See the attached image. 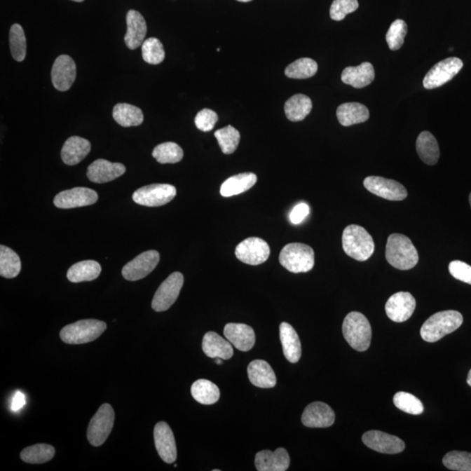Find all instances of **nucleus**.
I'll use <instances>...</instances> for the list:
<instances>
[{
	"label": "nucleus",
	"mask_w": 471,
	"mask_h": 471,
	"mask_svg": "<svg viewBox=\"0 0 471 471\" xmlns=\"http://www.w3.org/2000/svg\"><path fill=\"white\" fill-rule=\"evenodd\" d=\"M363 184L371 193L390 201H402L408 196V191L402 184L387 178L367 177Z\"/></svg>",
	"instance_id": "nucleus-12"
},
{
	"label": "nucleus",
	"mask_w": 471,
	"mask_h": 471,
	"mask_svg": "<svg viewBox=\"0 0 471 471\" xmlns=\"http://www.w3.org/2000/svg\"><path fill=\"white\" fill-rule=\"evenodd\" d=\"M26 405V396L20 391H17L13 395L12 404H11V409L12 411H20L23 407Z\"/></svg>",
	"instance_id": "nucleus-50"
},
{
	"label": "nucleus",
	"mask_w": 471,
	"mask_h": 471,
	"mask_svg": "<svg viewBox=\"0 0 471 471\" xmlns=\"http://www.w3.org/2000/svg\"><path fill=\"white\" fill-rule=\"evenodd\" d=\"M257 181H258V177L254 173L238 174L237 176L228 178L221 185L220 194L224 198H230V196L244 193L254 186Z\"/></svg>",
	"instance_id": "nucleus-30"
},
{
	"label": "nucleus",
	"mask_w": 471,
	"mask_h": 471,
	"mask_svg": "<svg viewBox=\"0 0 471 471\" xmlns=\"http://www.w3.org/2000/svg\"><path fill=\"white\" fill-rule=\"evenodd\" d=\"M152 156L159 163H177L183 159L184 151L179 145L169 142L157 145Z\"/></svg>",
	"instance_id": "nucleus-39"
},
{
	"label": "nucleus",
	"mask_w": 471,
	"mask_h": 471,
	"mask_svg": "<svg viewBox=\"0 0 471 471\" xmlns=\"http://www.w3.org/2000/svg\"><path fill=\"white\" fill-rule=\"evenodd\" d=\"M467 383L471 387V369L470 370L468 377H467Z\"/></svg>",
	"instance_id": "nucleus-51"
},
{
	"label": "nucleus",
	"mask_w": 471,
	"mask_h": 471,
	"mask_svg": "<svg viewBox=\"0 0 471 471\" xmlns=\"http://www.w3.org/2000/svg\"><path fill=\"white\" fill-rule=\"evenodd\" d=\"M127 33L125 34V44L128 48L137 49L144 44L147 34V24L144 16L137 11L130 10L127 13Z\"/></svg>",
	"instance_id": "nucleus-22"
},
{
	"label": "nucleus",
	"mask_w": 471,
	"mask_h": 471,
	"mask_svg": "<svg viewBox=\"0 0 471 471\" xmlns=\"http://www.w3.org/2000/svg\"><path fill=\"white\" fill-rule=\"evenodd\" d=\"M215 137L219 142L221 151L226 155L233 154L238 149L240 141V134L231 125L217 130Z\"/></svg>",
	"instance_id": "nucleus-41"
},
{
	"label": "nucleus",
	"mask_w": 471,
	"mask_h": 471,
	"mask_svg": "<svg viewBox=\"0 0 471 471\" xmlns=\"http://www.w3.org/2000/svg\"><path fill=\"white\" fill-rule=\"evenodd\" d=\"M10 49L16 62H23L27 55V39L22 27L13 25L9 34Z\"/></svg>",
	"instance_id": "nucleus-40"
},
{
	"label": "nucleus",
	"mask_w": 471,
	"mask_h": 471,
	"mask_svg": "<svg viewBox=\"0 0 471 471\" xmlns=\"http://www.w3.org/2000/svg\"><path fill=\"white\" fill-rule=\"evenodd\" d=\"M317 71L318 64L315 60L310 58H301L290 64L285 69V74L288 78L304 80V78L315 76Z\"/></svg>",
	"instance_id": "nucleus-38"
},
{
	"label": "nucleus",
	"mask_w": 471,
	"mask_h": 471,
	"mask_svg": "<svg viewBox=\"0 0 471 471\" xmlns=\"http://www.w3.org/2000/svg\"><path fill=\"white\" fill-rule=\"evenodd\" d=\"M91 151L90 142L87 139L72 137L66 141L62 149V158L67 165L74 166L80 163Z\"/></svg>",
	"instance_id": "nucleus-27"
},
{
	"label": "nucleus",
	"mask_w": 471,
	"mask_h": 471,
	"mask_svg": "<svg viewBox=\"0 0 471 471\" xmlns=\"http://www.w3.org/2000/svg\"><path fill=\"white\" fill-rule=\"evenodd\" d=\"M106 329L107 324L103 321L82 320L63 327L60 335L67 344H85L98 339Z\"/></svg>",
	"instance_id": "nucleus-5"
},
{
	"label": "nucleus",
	"mask_w": 471,
	"mask_h": 471,
	"mask_svg": "<svg viewBox=\"0 0 471 471\" xmlns=\"http://www.w3.org/2000/svg\"><path fill=\"white\" fill-rule=\"evenodd\" d=\"M301 421L308 428H328L334 423L335 414L326 403L315 402L306 407Z\"/></svg>",
	"instance_id": "nucleus-19"
},
{
	"label": "nucleus",
	"mask_w": 471,
	"mask_h": 471,
	"mask_svg": "<svg viewBox=\"0 0 471 471\" xmlns=\"http://www.w3.org/2000/svg\"><path fill=\"white\" fill-rule=\"evenodd\" d=\"M21 271L19 255L6 245L0 246V275L6 278H16Z\"/></svg>",
	"instance_id": "nucleus-36"
},
{
	"label": "nucleus",
	"mask_w": 471,
	"mask_h": 471,
	"mask_svg": "<svg viewBox=\"0 0 471 471\" xmlns=\"http://www.w3.org/2000/svg\"><path fill=\"white\" fill-rule=\"evenodd\" d=\"M376 77L372 64L364 62L358 67H348L341 74V81L353 88H362L372 83Z\"/></svg>",
	"instance_id": "nucleus-26"
},
{
	"label": "nucleus",
	"mask_w": 471,
	"mask_h": 471,
	"mask_svg": "<svg viewBox=\"0 0 471 471\" xmlns=\"http://www.w3.org/2000/svg\"><path fill=\"white\" fill-rule=\"evenodd\" d=\"M386 259L395 268L406 271L417 265L419 255L415 245L407 235L394 233L388 238Z\"/></svg>",
	"instance_id": "nucleus-1"
},
{
	"label": "nucleus",
	"mask_w": 471,
	"mask_h": 471,
	"mask_svg": "<svg viewBox=\"0 0 471 471\" xmlns=\"http://www.w3.org/2000/svg\"><path fill=\"white\" fill-rule=\"evenodd\" d=\"M203 353L210 358L229 360L233 356V348L231 342L214 332H208L203 339Z\"/></svg>",
	"instance_id": "nucleus-24"
},
{
	"label": "nucleus",
	"mask_w": 471,
	"mask_h": 471,
	"mask_svg": "<svg viewBox=\"0 0 471 471\" xmlns=\"http://www.w3.org/2000/svg\"><path fill=\"white\" fill-rule=\"evenodd\" d=\"M270 246L259 238H249L238 244L235 254L241 262L250 266H259L269 259Z\"/></svg>",
	"instance_id": "nucleus-11"
},
{
	"label": "nucleus",
	"mask_w": 471,
	"mask_h": 471,
	"mask_svg": "<svg viewBox=\"0 0 471 471\" xmlns=\"http://www.w3.org/2000/svg\"><path fill=\"white\" fill-rule=\"evenodd\" d=\"M407 33H408V27L404 20H396L392 23L390 29L386 35V41L392 51H396L402 48Z\"/></svg>",
	"instance_id": "nucleus-45"
},
{
	"label": "nucleus",
	"mask_w": 471,
	"mask_h": 471,
	"mask_svg": "<svg viewBox=\"0 0 471 471\" xmlns=\"http://www.w3.org/2000/svg\"><path fill=\"white\" fill-rule=\"evenodd\" d=\"M52 81L59 91H67L76 78V65L69 55H60L55 60L52 69Z\"/></svg>",
	"instance_id": "nucleus-17"
},
{
	"label": "nucleus",
	"mask_w": 471,
	"mask_h": 471,
	"mask_svg": "<svg viewBox=\"0 0 471 471\" xmlns=\"http://www.w3.org/2000/svg\"><path fill=\"white\" fill-rule=\"evenodd\" d=\"M191 395L201 404L212 405L219 401L220 390L212 381L200 379L192 384Z\"/></svg>",
	"instance_id": "nucleus-35"
},
{
	"label": "nucleus",
	"mask_w": 471,
	"mask_h": 471,
	"mask_svg": "<svg viewBox=\"0 0 471 471\" xmlns=\"http://www.w3.org/2000/svg\"><path fill=\"white\" fill-rule=\"evenodd\" d=\"M416 306V299L409 292H400L388 299L385 311L392 321L404 322L412 316Z\"/></svg>",
	"instance_id": "nucleus-15"
},
{
	"label": "nucleus",
	"mask_w": 471,
	"mask_h": 471,
	"mask_svg": "<svg viewBox=\"0 0 471 471\" xmlns=\"http://www.w3.org/2000/svg\"><path fill=\"white\" fill-rule=\"evenodd\" d=\"M125 172L126 168L123 164L98 159L88 166L87 176L93 183L105 184L123 176Z\"/></svg>",
	"instance_id": "nucleus-20"
},
{
	"label": "nucleus",
	"mask_w": 471,
	"mask_h": 471,
	"mask_svg": "<svg viewBox=\"0 0 471 471\" xmlns=\"http://www.w3.org/2000/svg\"><path fill=\"white\" fill-rule=\"evenodd\" d=\"M255 465L259 471H285L290 465V456L284 448H278L274 452L259 451L256 455Z\"/></svg>",
	"instance_id": "nucleus-23"
},
{
	"label": "nucleus",
	"mask_w": 471,
	"mask_h": 471,
	"mask_svg": "<svg viewBox=\"0 0 471 471\" xmlns=\"http://www.w3.org/2000/svg\"><path fill=\"white\" fill-rule=\"evenodd\" d=\"M462 60L451 57L435 64L423 78V86L426 89H434L451 81L463 69Z\"/></svg>",
	"instance_id": "nucleus-10"
},
{
	"label": "nucleus",
	"mask_w": 471,
	"mask_h": 471,
	"mask_svg": "<svg viewBox=\"0 0 471 471\" xmlns=\"http://www.w3.org/2000/svg\"><path fill=\"white\" fill-rule=\"evenodd\" d=\"M344 338L356 351L364 352L369 348L372 329L364 314L352 312L346 316L342 326Z\"/></svg>",
	"instance_id": "nucleus-4"
},
{
	"label": "nucleus",
	"mask_w": 471,
	"mask_h": 471,
	"mask_svg": "<svg viewBox=\"0 0 471 471\" xmlns=\"http://www.w3.org/2000/svg\"><path fill=\"white\" fill-rule=\"evenodd\" d=\"M184 281V275L181 273L170 275L157 289L153 298L152 308L156 312H164L171 308L180 294Z\"/></svg>",
	"instance_id": "nucleus-8"
},
{
	"label": "nucleus",
	"mask_w": 471,
	"mask_h": 471,
	"mask_svg": "<svg viewBox=\"0 0 471 471\" xmlns=\"http://www.w3.org/2000/svg\"><path fill=\"white\" fill-rule=\"evenodd\" d=\"M239 2H250L252 1V0H238Z\"/></svg>",
	"instance_id": "nucleus-53"
},
{
	"label": "nucleus",
	"mask_w": 471,
	"mask_h": 471,
	"mask_svg": "<svg viewBox=\"0 0 471 471\" xmlns=\"http://www.w3.org/2000/svg\"><path fill=\"white\" fill-rule=\"evenodd\" d=\"M74 2H83L84 0H73Z\"/></svg>",
	"instance_id": "nucleus-54"
},
{
	"label": "nucleus",
	"mask_w": 471,
	"mask_h": 471,
	"mask_svg": "<svg viewBox=\"0 0 471 471\" xmlns=\"http://www.w3.org/2000/svg\"><path fill=\"white\" fill-rule=\"evenodd\" d=\"M98 200V195L91 189L76 187L71 190L60 192L56 195L53 203L60 209H73L94 205Z\"/></svg>",
	"instance_id": "nucleus-16"
},
{
	"label": "nucleus",
	"mask_w": 471,
	"mask_h": 471,
	"mask_svg": "<svg viewBox=\"0 0 471 471\" xmlns=\"http://www.w3.org/2000/svg\"><path fill=\"white\" fill-rule=\"evenodd\" d=\"M216 363L217 365H222L223 364V359L221 358H216Z\"/></svg>",
	"instance_id": "nucleus-52"
},
{
	"label": "nucleus",
	"mask_w": 471,
	"mask_h": 471,
	"mask_svg": "<svg viewBox=\"0 0 471 471\" xmlns=\"http://www.w3.org/2000/svg\"><path fill=\"white\" fill-rule=\"evenodd\" d=\"M342 246L346 254L357 261H366L374 252V242L363 227L351 224L342 235Z\"/></svg>",
	"instance_id": "nucleus-3"
},
{
	"label": "nucleus",
	"mask_w": 471,
	"mask_h": 471,
	"mask_svg": "<svg viewBox=\"0 0 471 471\" xmlns=\"http://www.w3.org/2000/svg\"><path fill=\"white\" fill-rule=\"evenodd\" d=\"M176 195L177 189L173 185L157 184L139 189L132 198L138 205L159 207L172 201Z\"/></svg>",
	"instance_id": "nucleus-9"
},
{
	"label": "nucleus",
	"mask_w": 471,
	"mask_h": 471,
	"mask_svg": "<svg viewBox=\"0 0 471 471\" xmlns=\"http://www.w3.org/2000/svg\"><path fill=\"white\" fill-rule=\"evenodd\" d=\"M155 444L160 458L167 463H173L177 458L176 441L170 427L166 423L160 422L154 429Z\"/></svg>",
	"instance_id": "nucleus-18"
},
{
	"label": "nucleus",
	"mask_w": 471,
	"mask_h": 471,
	"mask_svg": "<svg viewBox=\"0 0 471 471\" xmlns=\"http://www.w3.org/2000/svg\"><path fill=\"white\" fill-rule=\"evenodd\" d=\"M224 336L239 351L247 352L254 347V330L248 325L229 323L224 327Z\"/></svg>",
	"instance_id": "nucleus-21"
},
{
	"label": "nucleus",
	"mask_w": 471,
	"mask_h": 471,
	"mask_svg": "<svg viewBox=\"0 0 471 471\" xmlns=\"http://www.w3.org/2000/svg\"><path fill=\"white\" fill-rule=\"evenodd\" d=\"M280 337L285 358L291 363H297L301 357V343L297 332L290 324L283 322L280 326Z\"/></svg>",
	"instance_id": "nucleus-28"
},
{
	"label": "nucleus",
	"mask_w": 471,
	"mask_h": 471,
	"mask_svg": "<svg viewBox=\"0 0 471 471\" xmlns=\"http://www.w3.org/2000/svg\"><path fill=\"white\" fill-rule=\"evenodd\" d=\"M247 372L250 381L256 387L272 388L276 386V374L265 360H253L249 364Z\"/></svg>",
	"instance_id": "nucleus-25"
},
{
	"label": "nucleus",
	"mask_w": 471,
	"mask_h": 471,
	"mask_svg": "<svg viewBox=\"0 0 471 471\" xmlns=\"http://www.w3.org/2000/svg\"><path fill=\"white\" fill-rule=\"evenodd\" d=\"M449 273L456 280L471 285V266L460 260H454L449 266Z\"/></svg>",
	"instance_id": "nucleus-48"
},
{
	"label": "nucleus",
	"mask_w": 471,
	"mask_h": 471,
	"mask_svg": "<svg viewBox=\"0 0 471 471\" xmlns=\"http://www.w3.org/2000/svg\"><path fill=\"white\" fill-rule=\"evenodd\" d=\"M463 317L454 310L435 313L421 328V336L427 342H437L462 326Z\"/></svg>",
	"instance_id": "nucleus-2"
},
{
	"label": "nucleus",
	"mask_w": 471,
	"mask_h": 471,
	"mask_svg": "<svg viewBox=\"0 0 471 471\" xmlns=\"http://www.w3.org/2000/svg\"><path fill=\"white\" fill-rule=\"evenodd\" d=\"M113 117L124 128L139 126L144 120L142 110L128 103H118L113 109Z\"/></svg>",
	"instance_id": "nucleus-34"
},
{
	"label": "nucleus",
	"mask_w": 471,
	"mask_h": 471,
	"mask_svg": "<svg viewBox=\"0 0 471 471\" xmlns=\"http://www.w3.org/2000/svg\"><path fill=\"white\" fill-rule=\"evenodd\" d=\"M339 123L342 126L365 123L369 119V110L365 105L358 102H348L339 106L336 112Z\"/></svg>",
	"instance_id": "nucleus-29"
},
{
	"label": "nucleus",
	"mask_w": 471,
	"mask_h": 471,
	"mask_svg": "<svg viewBox=\"0 0 471 471\" xmlns=\"http://www.w3.org/2000/svg\"><path fill=\"white\" fill-rule=\"evenodd\" d=\"M160 254L158 252L151 250L142 252V254L135 257L132 261L128 262L121 271L125 280L137 281L142 280L151 273L158 265Z\"/></svg>",
	"instance_id": "nucleus-13"
},
{
	"label": "nucleus",
	"mask_w": 471,
	"mask_h": 471,
	"mask_svg": "<svg viewBox=\"0 0 471 471\" xmlns=\"http://www.w3.org/2000/svg\"><path fill=\"white\" fill-rule=\"evenodd\" d=\"M142 51L144 62L151 65H158L165 59V51L162 42L156 38L145 39L142 45Z\"/></svg>",
	"instance_id": "nucleus-42"
},
{
	"label": "nucleus",
	"mask_w": 471,
	"mask_h": 471,
	"mask_svg": "<svg viewBox=\"0 0 471 471\" xmlns=\"http://www.w3.org/2000/svg\"><path fill=\"white\" fill-rule=\"evenodd\" d=\"M469 200H470V207H471V193H470V195Z\"/></svg>",
	"instance_id": "nucleus-55"
},
{
	"label": "nucleus",
	"mask_w": 471,
	"mask_h": 471,
	"mask_svg": "<svg viewBox=\"0 0 471 471\" xmlns=\"http://www.w3.org/2000/svg\"><path fill=\"white\" fill-rule=\"evenodd\" d=\"M446 468L455 471H471V454L469 452L451 451L442 459Z\"/></svg>",
	"instance_id": "nucleus-44"
},
{
	"label": "nucleus",
	"mask_w": 471,
	"mask_h": 471,
	"mask_svg": "<svg viewBox=\"0 0 471 471\" xmlns=\"http://www.w3.org/2000/svg\"><path fill=\"white\" fill-rule=\"evenodd\" d=\"M310 208L306 203H301L296 205L290 213V220L294 224H299L309 215Z\"/></svg>",
	"instance_id": "nucleus-49"
},
{
	"label": "nucleus",
	"mask_w": 471,
	"mask_h": 471,
	"mask_svg": "<svg viewBox=\"0 0 471 471\" xmlns=\"http://www.w3.org/2000/svg\"><path fill=\"white\" fill-rule=\"evenodd\" d=\"M102 273V266L95 260L74 264L67 272V278L73 283L96 280Z\"/></svg>",
	"instance_id": "nucleus-32"
},
{
	"label": "nucleus",
	"mask_w": 471,
	"mask_h": 471,
	"mask_svg": "<svg viewBox=\"0 0 471 471\" xmlns=\"http://www.w3.org/2000/svg\"><path fill=\"white\" fill-rule=\"evenodd\" d=\"M115 423V411L112 406L105 403L100 407L93 416L88 428V440L95 447H99L106 442L113 430Z\"/></svg>",
	"instance_id": "nucleus-7"
},
{
	"label": "nucleus",
	"mask_w": 471,
	"mask_h": 471,
	"mask_svg": "<svg viewBox=\"0 0 471 471\" xmlns=\"http://www.w3.org/2000/svg\"><path fill=\"white\" fill-rule=\"evenodd\" d=\"M55 455V449L53 446L39 444L24 449L20 453V458L25 463L39 465L49 462Z\"/></svg>",
	"instance_id": "nucleus-37"
},
{
	"label": "nucleus",
	"mask_w": 471,
	"mask_h": 471,
	"mask_svg": "<svg viewBox=\"0 0 471 471\" xmlns=\"http://www.w3.org/2000/svg\"><path fill=\"white\" fill-rule=\"evenodd\" d=\"M362 442L369 449L383 454H398L405 449L402 439L378 430L366 432L362 435Z\"/></svg>",
	"instance_id": "nucleus-14"
},
{
	"label": "nucleus",
	"mask_w": 471,
	"mask_h": 471,
	"mask_svg": "<svg viewBox=\"0 0 471 471\" xmlns=\"http://www.w3.org/2000/svg\"><path fill=\"white\" fill-rule=\"evenodd\" d=\"M416 151L420 158L428 165H435L440 157L437 139L429 131H423L419 135L416 140Z\"/></svg>",
	"instance_id": "nucleus-31"
},
{
	"label": "nucleus",
	"mask_w": 471,
	"mask_h": 471,
	"mask_svg": "<svg viewBox=\"0 0 471 471\" xmlns=\"http://www.w3.org/2000/svg\"><path fill=\"white\" fill-rule=\"evenodd\" d=\"M358 0H334L330 8V17L335 21H341L349 13L358 9Z\"/></svg>",
	"instance_id": "nucleus-46"
},
{
	"label": "nucleus",
	"mask_w": 471,
	"mask_h": 471,
	"mask_svg": "<svg viewBox=\"0 0 471 471\" xmlns=\"http://www.w3.org/2000/svg\"><path fill=\"white\" fill-rule=\"evenodd\" d=\"M312 109V100L302 94L292 96L285 104V116L291 121L304 120L311 113Z\"/></svg>",
	"instance_id": "nucleus-33"
},
{
	"label": "nucleus",
	"mask_w": 471,
	"mask_h": 471,
	"mask_svg": "<svg viewBox=\"0 0 471 471\" xmlns=\"http://www.w3.org/2000/svg\"><path fill=\"white\" fill-rule=\"evenodd\" d=\"M217 120H219V116L215 111L209 109H203L196 115L195 125L199 130L209 132L215 127Z\"/></svg>",
	"instance_id": "nucleus-47"
},
{
	"label": "nucleus",
	"mask_w": 471,
	"mask_h": 471,
	"mask_svg": "<svg viewBox=\"0 0 471 471\" xmlns=\"http://www.w3.org/2000/svg\"><path fill=\"white\" fill-rule=\"evenodd\" d=\"M280 263L292 273H308L314 266L313 250L301 243L287 245L280 252Z\"/></svg>",
	"instance_id": "nucleus-6"
},
{
	"label": "nucleus",
	"mask_w": 471,
	"mask_h": 471,
	"mask_svg": "<svg viewBox=\"0 0 471 471\" xmlns=\"http://www.w3.org/2000/svg\"><path fill=\"white\" fill-rule=\"evenodd\" d=\"M394 404L402 411L415 416L421 415L424 410L422 402L415 395L406 392H396L394 396Z\"/></svg>",
	"instance_id": "nucleus-43"
}]
</instances>
